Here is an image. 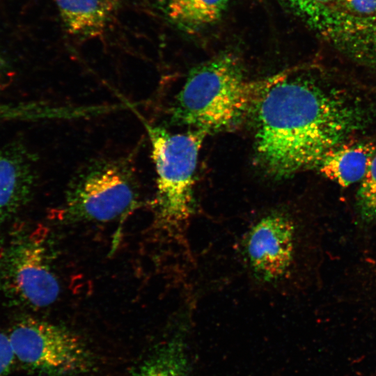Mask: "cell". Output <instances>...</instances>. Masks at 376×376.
I'll return each mask as SVG.
<instances>
[{
  "label": "cell",
  "mask_w": 376,
  "mask_h": 376,
  "mask_svg": "<svg viewBox=\"0 0 376 376\" xmlns=\"http://www.w3.org/2000/svg\"><path fill=\"white\" fill-rule=\"evenodd\" d=\"M253 111L257 155L269 172L280 177L318 166L327 152L369 117L360 102L285 74L266 87Z\"/></svg>",
  "instance_id": "cell-1"
},
{
  "label": "cell",
  "mask_w": 376,
  "mask_h": 376,
  "mask_svg": "<svg viewBox=\"0 0 376 376\" xmlns=\"http://www.w3.org/2000/svg\"><path fill=\"white\" fill-rule=\"evenodd\" d=\"M278 75L251 81L233 56L216 57L189 72L170 109L171 122L205 134L231 128L254 109Z\"/></svg>",
  "instance_id": "cell-2"
},
{
  "label": "cell",
  "mask_w": 376,
  "mask_h": 376,
  "mask_svg": "<svg viewBox=\"0 0 376 376\" xmlns=\"http://www.w3.org/2000/svg\"><path fill=\"white\" fill-rule=\"evenodd\" d=\"M151 144L156 190L151 201L155 221L170 232L180 231L194 211V174L205 133H171L143 122Z\"/></svg>",
  "instance_id": "cell-3"
},
{
  "label": "cell",
  "mask_w": 376,
  "mask_h": 376,
  "mask_svg": "<svg viewBox=\"0 0 376 376\" xmlns=\"http://www.w3.org/2000/svg\"><path fill=\"white\" fill-rule=\"evenodd\" d=\"M133 154L91 159L71 178L60 213L68 221L107 222L139 204Z\"/></svg>",
  "instance_id": "cell-4"
},
{
  "label": "cell",
  "mask_w": 376,
  "mask_h": 376,
  "mask_svg": "<svg viewBox=\"0 0 376 376\" xmlns=\"http://www.w3.org/2000/svg\"><path fill=\"white\" fill-rule=\"evenodd\" d=\"M16 360L24 367L50 376H73L88 372L92 355L70 330L33 318L20 320L8 335Z\"/></svg>",
  "instance_id": "cell-5"
},
{
  "label": "cell",
  "mask_w": 376,
  "mask_h": 376,
  "mask_svg": "<svg viewBox=\"0 0 376 376\" xmlns=\"http://www.w3.org/2000/svg\"><path fill=\"white\" fill-rule=\"evenodd\" d=\"M47 256L36 235L13 238L0 253V290L16 304L37 308L53 304L60 286Z\"/></svg>",
  "instance_id": "cell-6"
},
{
  "label": "cell",
  "mask_w": 376,
  "mask_h": 376,
  "mask_svg": "<svg viewBox=\"0 0 376 376\" xmlns=\"http://www.w3.org/2000/svg\"><path fill=\"white\" fill-rule=\"evenodd\" d=\"M243 256L253 277L274 285L291 274L296 253V225L281 211L267 213L249 228L242 242Z\"/></svg>",
  "instance_id": "cell-7"
},
{
  "label": "cell",
  "mask_w": 376,
  "mask_h": 376,
  "mask_svg": "<svg viewBox=\"0 0 376 376\" xmlns=\"http://www.w3.org/2000/svg\"><path fill=\"white\" fill-rule=\"evenodd\" d=\"M36 159L21 143L0 149V223L29 199L36 181Z\"/></svg>",
  "instance_id": "cell-8"
},
{
  "label": "cell",
  "mask_w": 376,
  "mask_h": 376,
  "mask_svg": "<svg viewBox=\"0 0 376 376\" xmlns=\"http://www.w3.org/2000/svg\"><path fill=\"white\" fill-rule=\"evenodd\" d=\"M67 32L81 39L104 34L113 19L119 0H54Z\"/></svg>",
  "instance_id": "cell-9"
},
{
  "label": "cell",
  "mask_w": 376,
  "mask_h": 376,
  "mask_svg": "<svg viewBox=\"0 0 376 376\" xmlns=\"http://www.w3.org/2000/svg\"><path fill=\"white\" fill-rule=\"evenodd\" d=\"M375 149L371 142H342L326 152L318 167L324 177L346 187L362 180Z\"/></svg>",
  "instance_id": "cell-10"
},
{
  "label": "cell",
  "mask_w": 376,
  "mask_h": 376,
  "mask_svg": "<svg viewBox=\"0 0 376 376\" xmlns=\"http://www.w3.org/2000/svg\"><path fill=\"white\" fill-rule=\"evenodd\" d=\"M186 345L175 334L145 360L131 376H189Z\"/></svg>",
  "instance_id": "cell-11"
},
{
  "label": "cell",
  "mask_w": 376,
  "mask_h": 376,
  "mask_svg": "<svg viewBox=\"0 0 376 376\" xmlns=\"http://www.w3.org/2000/svg\"><path fill=\"white\" fill-rule=\"evenodd\" d=\"M229 0H166L169 17L187 31L198 29L217 21Z\"/></svg>",
  "instance_id": "cell-12"
},
{
  "label": "cell",
  "mask_w": 376,
  "mask_h": 376,
  "mask_svg": "<svg viewBox=\"0 0 376 376\" xmlns=\"http://www.w3.org/2000/svg\"><path fill=\"white\" fill-rule=\"evenodd\" d=\"M357 197L362 216L369 219L376 217V152L361 180Z\"/></svg>",
  "instance_id": "cell-13"
},
{
  "label": "cell",
  "mask_w": 376,
  "mask_h": 376,
  "mask_svg": "<svg viewBox=\"0 0 376 376\" xmlns=\"http://www.w3.org/2000/svg\"><path fill=\"white\" fill-rule=\"evenodd\" d=\"M16 357L9 336L0 332V376H6L11 370Z\"/></svg>",
  "instance_id": "cell-14"
},
{
  "label": "cell",
  "mask_w": 376,
  "mask_h": 376,
  "mask_svg": "<svg viewBox=\"0 0 376 376\" xmlns=\"http://www.w3.org/2000/svg\"><path fill=\"white\" fill-rule=\"evenodd\" d=\"M350 8L361 14L376 12V0H343Z\"/></svg>",
  "instance_id": "cell-15"
},
{
  "label": "cell",
  "mask_w": 376,
  "mask_h": 376,
  "mask_svg": "<svg viewBox=\"0 0 376 376\" xmlns=\"http://www.w3.org/2000/svg\"><path fill=\"white\" fill-rule=\"evenodd\" d=\"M285 3H288L295 8H297L301 3L303 0H281Z\"/></svg>",
  "instance_id": "cell-16"
},
{
  "label": "cell",
  "mask_w": 376,
  "mask_h": 376,
  "mask_svg": "<svg viewBox=\"0 0 376 376\" xmlns=\"http://www.w3.org/2000/svg\"><path fill=\"white\" fill-rule=\"evenodd\" d=\"M331 1V0H311L317 8L318 6L325 4Z\"/></svg>",
  "instance_id": "cell-17"
}]
</instances>
